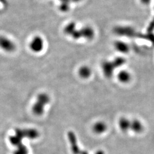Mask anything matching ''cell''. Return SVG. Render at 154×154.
Segmentation results:
<instances>
[{
    "instance_id": "obj_1",
    "label": "cell",
    "mask_w": 154,
    "mask_h": 154,
    "mask_svg": "<svg viewBox=\"0 0 154 154\" xmlns=\"http://www.w3.org/2000/svg\"><path fill=\"white\" fill-rule=\"evenodd\" d=\"M50 102L49 96L47 94H39L36 102L33 105V112L36 116H41L44 111L45 106Z\"/></svg>"
},
{
    "instance_id": "obj_2",
    "label": "cell",
    "mask_w": 154,
    "mask_h": 154,
    "mask_svg": "<svg viewBox=\"0 0 154 154\" xmlns=\"http://www.w3.org/2000/svg\"><path fill=\"white\" fill-rule=\"evenodd\" d=\"M44 40L40 35H35L32 39L29 47L34 53H39L44 48Z\"/></svg>"
},
{
    "instance_id": "obj_3",
    "label": "cell",
    "mask_w": 154,
    "mask_h": 154,
    "mask_svg": "<svg viewBox=\"0 0 154 154\" xmlns=\"http://www.w3.org/2000/svg\"><path fill=\"white\" fill-rule=\"evenodd\" d=\"M0 48L7 52H11L16 49V44L11 39L0 35Z\"/></svg>"
},
{
    "instance_id": "obj_4",
    "label": "cell",
    "mask_w": 154,
    "mask_h": 154,
    "mask_svg": "<svg viewBox=\"0 0 154 154\" xmlns=\"http://www.w3.org/2000/svg\"><path fill=\"white\" fill-rule=\"evenodd\" d=\"M68 138L71 143L72 150L73 154H88L86 151H81L77 144V138L74 133L72 131L68 132Z\"/></svg>"
},
{
    "instance_id": "obj_5",
    "label": "cell",
    "mask_w": 154,
    "mask_h": 154,
    "mask_svg": "<svg viewBox=\"0 0 154 154\" xmlns=\"http://www.w3.org/2000/svg\"><path fill=\"white\" fill-rule=\"evenodd\" d=\"M81 37L86 39H92L94 37L95 32L93 28L90 26H85L79 29Z\"/></svg>"
},
{
    "instance_id": "obj_6",
    "label": "cell",
    "mask_w": 154,
    "mask_h": 154,
    "mask_svg": "<svg viewBox=\"0 0 154 154\" xmlns=\"http://www.w3.org/2000/svg\"><path fill=\"white\" fill-rule=\"evenodd\" d=\"M77 26L75 22H70L66 24L63 28V32L67 35L72 37L77 30Z\"/></svg>"
},
{
    "instance_id": "obj_7",
    "label": "cell",
    "mask_w": 154,
    "mask_h": 154,
    "mask_svg": "<svg viewBox=\"0 0 154 154\" xmlns=\"http://www.w3.org/2000/svg\"><path fill=\"white\" fill-rule=\"evenodd\" d=\"M93 130L95 134H100L106 131L107 125L103 122H98L94 125Z\"/></svg>"
},
{
    "instance_id": "obj_8",
    "label": "cell",
    "mask_w": 154,
    "mask_h": 154,
    "mask_svg": "<svg viewBox=\"0 0 154 154\" xmlns=\"http://www.w3.org/2000/svg\"><path fill=\"white\" fill-rule=\"evenodd\" d=\"M132 131L136 133H140L143 131V127L141 122L138 120H134L131 123V127Z\"/></svg>"
},
{
    "instance_id": "obj_9",
    "label": "cell",
    "mask_w": 154,
    "mask_h": 154,
    "mask_svg": "<svg viewBox=\"0 0 154 154\" xmlns=\"http://www.w3.org/2000/svg\"><path fill=\"white\" fill-rule=\"evenodd\" d=\"M119 126L122 131L126 132L131 127V123L126 118H122L119 122Z\"/></svg>"
},
{
    "instance_id": "obj_10",
    "label": "cell",
    "mask_w": 154,
    "mask_h": 154,
    "mask_svg": "<svg viewBox=\"0 0 154 154\" xmlns=\"http://www.w3.org/2000/svg\"><path fill=\"white\" fill-rule=\"evenodd\" d=\"M91 71L88 66H84L81 67L79 70V75L82 78H88L91 75Z\"/></svg>"
},
{
    "instance_id": "obj_11",
    "label": "cell",
    "mask_w": 154,
    "mask_h": 154,
    "mask_svg": "<svg viewBox=\"0 0 154 154\" xmlns=\"http://www.w3.org/2000/svg\"><path fill=\"white\" fill-rule=\"evenodd\" d=\"M24 132H25V138L34 139L38 137L39 132L37 130H35V129L24 130Z\"/></svg>"
},
{
    "instance_id": "obj_12",
    "label": "cell",
    "mask_w": 154,
    "mask_h": 154,
    "mask_svg": "<svg viewBox=\"0 0 154 154\" xmlns=\"http://www.w3.org/2000/svg\"><path fill=\"white\" fill-rule=\"evenodd\" d=\"M118 79L123 83H127L129 82L131 79V75L128 72L126 71H122L118 74Z\"/></svg>"
},
{
    "instance_id": "obj_13",
    "label": "cell",
    "mask_w": 154,
    "mask_h": 154,
    "mask_svg": "<svg viewBox=\"0 0 154 154\" xmlns=\"http://www.w3.org/2000/svg\"><path fill=\"white\" fill-rule=\"evenodd\" d=\"M115 48L118 51L122 52V53H126L128 50V45L122 41H117L115 43Z\"/></svg>"
},
{
    "instance_id": "obj_14",
    "label": "cell",
    "mask_w": 154,
    "mask_h": 154,
    "mask_svg": "<svg viewBox=\"0 0 154 154\" xmlns=\"http://www.w3.org/2000/svg\"><path fill=\"white\" fill-rule=\"evenodd\" d=\"M17 147L18 149L15 151L14 154H28V149L22 144H21Z\"/></svg>"
},
{
    "instance_id": "obj_15",
    "label": "cell",
    "mask_w": 154,
    "mask_h": 154,
    "mask_svg": "<svg viewBox=\"0 0 154 154\" xmlns=\"http://www.w3.org/2000/svg\"><path fill=\"white\" fill-rule=\"evenodd\" d=\"M140 1L143 5H148L150 4L151 0H140Z\"/></svg>"
},
{
    "instance_id": "obj_16",
    "label": "cell",
    "mask_w": 154,
    "mask_h": 154,
    "mask_svg": "<svg viewBox=\"0 0 154 154\" xmlns=\"http://www.w3.org/2000/svg\"><path fill=\"white\" fill-rule=\"evenodd\" d=\"M71 2H74V3H79L82 0H70Z\"/></svg>"
},
{
    "instance_id": "obj_17",
    "label": "cell",
    "mask_w": 154,
    "mask_h": 154,
    "mask_svg": "<svg viewBox=\"0 0 154 154\" xmlns=\"http://www.w3.org/2000/svg\"><path fill=\"white\" fill-rule=\"evenodd\" d=\"M95 154H105V152H104V151H102V150H98Z\"/></svg>"
},
{
    "instance_id": "obj_18",
    "label": "cell",
    "mask_w": 154,
    "mask_h": 154,
    "mask_svg": "<svg viewBox=\"0 0 154 154\" xmlns=\"http://www.w3.org/2000/svg\"><path fill=\"white\" fill-rule=\"evenodd\" d=\"M60 1V2H63V1H67V0H59Z\"/></svg>"
}]
</instances>
